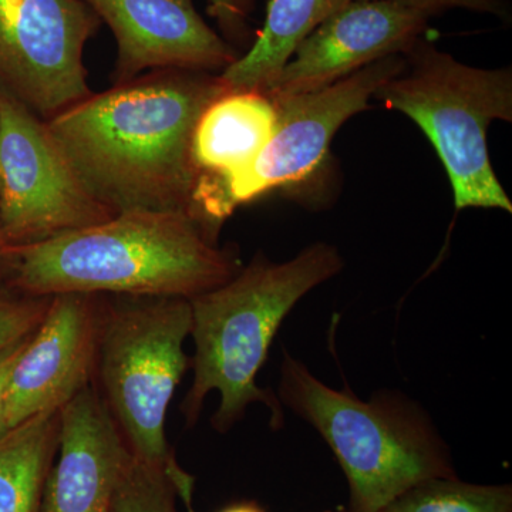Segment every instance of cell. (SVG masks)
I'll return each mask as SVG.
<instances>
[{"label": "cell", "mask_w": 512, "mask_h": 512, "mask_svg": "<svg viewBox=\"0 0 512 512\" xmlns=\"http://www.w3.org/2000/svg\"><path fill=\"white\" fill-rule=\"evenodd\" d=\"M225 92L218 74L156 70L93 93L46 123L84 184L114 214L180 212L200 222L202 174L192 161V136L201 114Z\"/></svg>", "instance_id": "6da1fadb"}, {"label": "cell", "mask_w": 512, "mask_h": 512, "mask_svg": "<svg viewBox=\"0 0 512 512\" xmlns=\"http://www.w3.org/2000/svg\"><path fill=\"white\" fill-rule=\"evenodd\" d=\"M10 284L30 296L89 293L191 299L241 264L200 222L180 212H121L46 241L0 249Z\"/></svg>", "instance_id": "7a4b0ae2"}, {"label": "cell", "mask_w": 512, "mask_h": 512, "mask_svg": "<svg viewBox=\"0 0 512 512\" xmlns=\"http://www.w3.org/2000/svg\"><path fill=\"white\" fill-rule=\"evenodd\" d=\"M343 265L338 249L326 242H315L286 262L258 254L224 285L190 299L194 377L181 404L188 426L197 423L211 392L221 397L211 420L218 433L231 430L252 403L268 407L274 429L284 426V406L256 384V376L293 306Z\"/></svg>", "instance_id": "3957f363"}, {"label": "cell", "mask_w": 512, "mask_h": 512, "mask_svg": "<svg viewBox=\"0 0 512 512\" xmlns=\"http://www.w3.org/2000/svg\"><path fill=\"white\" fill-rule=\"evenodd\" d=\"M278 399L328 443L348 481L352 512H380L423 481L457 477L429 414L402 394L380 392L363 402L285 352Z\"/></svg>", "instance_id": "277c9868"}, {"label": "cell", "mask_w": 512, "mask_h": 512, "mask_svg": "<svg viewBox=\"0 0 512 512\" xmlns=\"http://www.w3.org/2000/svg\"><path fill=\"white\" fill-rule=\"evenodd\" d=\"M191 325L190 299L101 298L96 369L101 399L131 456L161 471L188 512H195V478L178 464L165 436L168 407L191 367L184 352Z\"/></svg>", "instance_id": "5b68a950"}, {"label": "cell", "mask_w": 512, "mask_h": 512, "mask_svg": "<svg viewBox=\"0 0 512 512\" xmlns=\"http://www.w3.org/2000/svg\"><path fill=\"white\" fill-rule=\"evenodd\" d=\"M404 57L403 72L373 97L412 119L429 138L450 180L457 211L491 208L512 214L487 146L493 121H512L511 67L468 66L437 49L427 36Z\"/></svg>", "instance_id": "8992f818"}, {"label": "cell", "mask_w": 512, "mask_h": 512, "mask_svg": "<svg viewBox=\"0 0 512 512\" xmlns=\"http://www.w3.org/2000/svg\"><path fill=\"white\" fill-rule=\"evenodd\" d=\"M404 67L403 55L384 57L323 89L272 97L278 117L259 156L228 180L202 178L200 208L205 227L218 237L221 225L239 205L311 177L328 156L336 131L369 110L376 90Z\"/></svg>", "instance_id": "52a82bcc"}, {"label": "cell", "mask_w": 512, "mask_h": 512, "mask_svg": "<svg viewBox=\"0 0 512 512\" xmlns=\"http://www.w3.org/2000/svg\"><path fill=\"white\" fill-rule=\"evenodd\" d=\"M114 215L84 184L46 121L0 92V249L46 241Z\"/></svg>", "instance_id": "ba28073f"}, {"label": "cell", "mask_w": 512, "mask_h": 512, "mask_svg": "<svg viewBox=\"0 0 512 512\" xmlns=\"http://www.w3.org/2000/svg\"><path fill=\"white\" fill-rule=\"evenodd\" d=\"M100 25L83 0H0V92L45 121L92 96L84 49Z\"/></svg>", "instance_id": "9c48e42d"}, {"label": "cell", "mask_w": 512, "mask_h": 512, "mask_svg": "<svg viewBox=\"0 0 512 512\" xmlns=\"http://www.w3.org/2000/svg\"><path fill=\"white\" fill-rule=\"evenodd\" d=\"M101 295L50 296L42 322L10 372L0 436L37 414L60 410L92 384L96 370Z\"/></svg>", "instance_id": "30bf717a"}, {"label": "cell", "mask_w": 512, "mask_h": 512, "mask_svg": "<svg viewBox=\"0 0 512 512\" xmlns=\"http://www.w3.org/2000/svg\"><path fill=\"white\" fill-rule=\"evenodd\" d=\"M116 39L111 79L130 82L156 70L220 74L239 53L201 18L192 0H83Z\"/></svg>", "instance_id": "8fae6325"}, {"label": "cell", "mask_w": 512, "mask_h": 512, "mask_svg": "<svg viewBox=\"0 0 512 512\" xmlns=\"http://www.w3.org/2000/svg\"><path fill=\"white\" fill-rule=\"evenodd\" d=\"M430 19L387 0H353L305 37L274 84L271 97L313 92L384 57L406 55L429 33Z\"/></svg>", "instance_id": "7c38bea8"}, {"label": "cell", "mask_w": 512, "mask_h": 512, "mask_svg": "<svg viewBox=\"0 0 512 512\" xmlns=\"http://www.w3.org/2000/svg\"><path fill=\"white\" fill-rule=\"evenodd\" d=\"M131 453L92 384L60 410L59 446L40 512H110Z\"/></svg>", "instance_id": "4fadbf2b"}, {"label": "cell", "mask_w": 512, "mask_h": 512, "mask_svg": "<svg viewBox=\"0 0 512 512\" xmlns=\"http://www.w3.org/2000/svg\"><path fill=\"white\" fill-rule=\"evenodd\" d=\"M275 101L256 90L225 92L198 120L192 161L202 175L228 180L259 156L276 126Z\"/></svg>", "instance_id": "5bb4252c"}, {"label": "cell", "mask_w": 512, "mask_h": 512, "mask_svg": "<svg viewBox=\"0 0 512 512\" xmlns=\"http://www.w3.org/2000/svg\"><path fill=\"white\" fill-rule=\"evenodd\" d=\"M353 0H271L262 29L245 55L218 74L227 92H266L296 47Z\"/></svg>", "instance_id": "9a60e30c"}, {"label": "cell", "mask_w": 512, "mask_h": 512, "mask_svg": "<svg viewBox=\"0 0 512 512\" xmlns=\"http://www.w3.org/2000/svg\"><path fill=\"white\" fill-rule=\"evenodd\" d=\"M60 410L37 414L0 436V512H40L59 446Z\"/></svg>", "instance_id": "2e32d148"}, {"label": "cell", "mask_w": 512, "mask_h": 512, "mask_svg": "<svg viewBox=\"0 0 512 512\" xmlns=\"http://www.w3.org/2000/svg\"><path fill=\"white\" fill-rule=\"evenodd\" d=\"M387 512H512L510 484L480 485L433 478L410 488Z\"/></svg>", "instance_id": "e0dca14e"}, {"label": "cell", "mask_w": 512, "mask_h": 512, "mask_svg": "<svg viewBox=\"0 0 512 512\" xmlns=\"http://www.w3.org/2000/svg\"><path fill=\"white\" fill-rule=\"evenodd\" d=\"M173 485L157 468L131 456L110 512H178Z\"/></svg>", "instance_id": "ac0fdd59"}, {"label": "cell", "mask_w": 512, "mask_h": 512, "mask_svg": "<svg viewBox=\"0 0 512 512\" xmlns=\"http://www.w3.org/2000/svg\"><path fill=\"white\" fill-rule=\"evenodd\" d=\"M50 298L0 289V352L29 338L49 306Z\"/></svg>", "instance_id": "d6986e66"}, {"label": "cell", "mask_w": 512, "mask_h": 512, "mask_svg": "<svg viewBox=\"0 0 512 512\" xmlns=\"http://www.w3.org/2000/svg\"><path fill=\"white\" fill-rule=\"evenodd\" d=\"M387 2L421 13L429 19L443 15L448 10L463 9L495 16L504 22L511 20V5L508 0H387Z\"/></svg>", "instance_id": "ffe728a7"}, {"label": "cell", "mask_w": 512, "mask_h": 512, "mask_svg": "<svg viewBox=\"0 0 512 512\" xmlns=\"http://www.w3.org/2000/svg\"><path fill=\"white\" fill-rule=\"evenodd\" d=\"M210 13L220 23L225 35L231 39H247L248 19L256 0H208Z\"/></svg>", "instance_id": "44dd1931"}, {"label": "cell", "mask_w": 512, "mask_h": 512, "mask_svg": "<svg viewBox=\"0 0 512 512\" xmlns=\"http://www.w3.org/2000/svg\"><path fill=\"white\" fill-rule=\"evenodd\" d=\"M28 339L20 340V342L0 352V417H2L3 399H5L10 372H12L13 366H15L16 360H18L20 352H22L23 346L28 342Z\"/></svg>", "instance_id": "7402d4cb"}, {"label": "cell", "mask_w": 512, "mask_h": 512, "mask_svg": "<svg viewBox=\"0 0 512 512\" xmlns=\"http://www.w3.org/2000/svg\"><path fill=\"white\" fill-rule=\"evenodd\" d=\"M218 512H266V510L256 501H238V503L227 505Z\"/></svg>", "instance_id": "603a6c76"}, {"label": "cell", "mask_w": 512, "mask_h": 512, "mask_svg": "<svg viewBox=\"0 0 512 512\" xmlns=\"http://www.w3.org/2000/svg\"><path fill=\"white\" fill-rule=\"evenodd\" d=\"M325 512H333V511H325Z\"/></svg>", "instance_id": "cb8c5ba5"}, {"label": "cell", "mask_w": 512, "mask_h": 512, "mask_svg": "<svg viewBox=\"0 0 512 512\" xmlns=\"http://www.w3.org/2000/svg\"><path fill=\"white\" fill-rule=\"evenodd\" d=\"M380 512H387V511H380Z\"/></svg>", "instance_id": "d4e9b609"}]
</instances>
